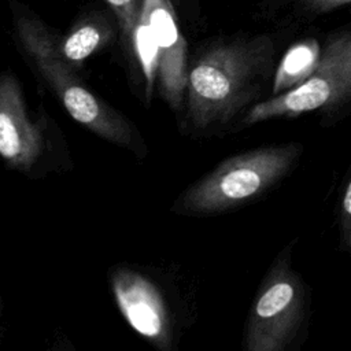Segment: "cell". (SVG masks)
Returning <instances> with one entry per match:
<instances>
[{"label": "cell", "instance_id": "obj_1", "mask_svg": "<svg viewBox=\"0 0 351 351\" xmlns=\"http://www.w3.org/2000/svg\"><path fill=\"white\" fill-rule=\"evenodd\" d=\"M273 71L274 43L267 36L208 48L188 73L185 107L189 125L204 132L230 121L259 95Z\"/></svg>", "mask_w": 351, "mask_h": 351}, {"label": "cell", "instance_id": "obj_2", "mask_svg": "<svg viewBox=\"0 0 351 351\" xmlns=\"http://www.w3.org/2000/svg\"><path fill=\"white\" fill-rule=\"evenodd\" d=\"M15 30L25 53L75 122L115 145L144 152L134 126L80 80L40 19L25 12L16 14Z\"/></svg>", "mask_w": 351, "mask_h": 351}, {"label": "cell", "instance_id": "obj_3", "mask_svg": "<svg viewBox=\"0 0 351 351\" xmlns=\"http://www.w3.org/2000/svg\"><path fill=\"white\" fill-rule=\"evenodd\" d=\"M300 154V144L288 143L230 156L189 185L173 210L182 214H217L236 208L262 196L284 178Z\"/></svg>", "mask_w": 351, "mask_h": 351}, {"label": "cell", "instance_id": "obj_4", "mask_svg": "<svg viewBox=\"0 0 351 351\" xmlns=\"http://www.w3.org/2000/svg\"><path fill=\"white\" fill-rule=\"evenodd\" d=\"M351 99V27L332 32L321 47L313 73L298 86L255 103L244 115L251 126L280 117H296L336 107Z\"/></svg>", "mask_w": 351, "mask_h": 351}, {"label": "cell", "instance_id": "obj_5", "mask_svg": "<svg viewBox=\"0 0 351 351\" xmlns=\"http://www.w3.org/2000/svg\"><path fill=\"white\" fill-rule=\"evenodd\" d=\"M304 314V292L288 259L281 256L267 273L247 321L248 351H282L295 339Z\"/></svg>", "mask_w": 351, "mask_h": 351}, {"label": "cell", "instance_id": "obj_6", "mask_svg": "<svg viewBox=\"0 0 351 351\" xmlns=\"http://www.w3.org/2000/svg\"><path fill=\"white\" fill-rule=\"evenodd\" d=\"M111 291L128 324L159 350H169L170 319L158 287L132 269L118 267L111 274Z\"/></svg>", "mask_w": 351, "mask_h": 351}, {"label": "cell", "instance_id": "obj_7", "mask_svg": "<svg viewBox=\"0 0 351 351\" xmlns=\"http://www.w3.org/2000/svg\"><path fill=\"white\" fill-rule=\"evenodd\" d=\"M45 140L26 108L19 81L12 73L0 80V154L7 167L30 173L43 158Z\"/></svg>", "mask_w": 351, "mask_h": 351}, {"label": "cell", "instance_id": "obj_8", "mask_svg": "<svg viewBox=\"0 0 351 351\" xmlns=\"http://www.w3.org/2000/svg\"><path fill=\"white\" fill-rule=\"evenodd\" d=\"M140 18L149 25L159 48V90L176 111L185 99L189 69L186 66V43L177 23L170 0H143Z\"/></svg>", "mask_w": 351, "mask_h": 351}, {"label": "cell", "instance_id": "obj_9", "mask_svg": "<svg viewBox=\"0 0 351 351\" xmlns=\"http://www.w3.org/2000/svg\"><path fill=\"white\" fill-rule=\"evenodd\" d=\"M112 37V27L101 16H89L80 21L58 43L60 55L73 66L81 64Z\"/></svg>", "mask_w": 351, "mask_h": 351}, {"label": "cell", "instance_id": "obj_10", "mask_svg": "<svg viewBox=\"0 0 351 351\" xmlns=\"http://www.w3.org/2000/svg\"><path fill=\"white\" fill-rule=\"evenodd\" d=\"M321 53V47L313 41H302L291 47L273 75V96L284 93L302 84L315 69Z\"/></svg>", "mask_w": 351, "mask_h": 351}, {"label": "cell", "instance_id": "obj_11", "mask_svg": "<svg viewBox=\"0 0 351 351\" xmlns=\"http://www.w3.org/2000/svg\"><path fill=\"white\" fill-rule=\"evenodd\" d=\"M128 45L140 66L145 84V99L149 100L159 73V48L152 29L141 18Z\"/></svg>", "mask_w": 351, "mask_h": 351}, {"label": "cell", "instance_id": "obj_12", "mask_svg": "<svg viewBox=\"0 0 351 351\" xmlns=\"http://www.w3.org/2000/svg\"><path fill=\"white\" fill-rule=\"evenodd\" d=\"M117 18L122 37L128 44L140 21L143 0H103Z\"/></svg>", "mask_w": 351, "mask_h": 351}, {"label": "cell", "instance_id": "obj_13", "mask_svg": "<svg viewBox=\"0 0 351 351\" xmlns=\"http://www.w3.org/2000/svg\"><path fill=\"white\" fill-rule=\"evenodd\" d=\"M296 16L314 19L351 5V0H281Z\"/></svg>", "mask_w": 351, "mask_h": 351}, {"label": "cell", "instance_id": "obj_14", "mask_svg": "<svg viewBox=\"0 0 351 351\" xmlns=\"http://www.w3.org/2000/svg\"><path fill=\"white\" fill-rule=\"evenodd\" d=\"M341 214H343L344 228H346V230L350 232V229H351V180H350V182L344 191V195H343Z\"/></svg>", "mask_w": 351, "mask_h": 351}, {"label": "cell", "instance_id": "obj_15", "mask_svg": "<svg viewBox=\"0 0 351 351\" xmlns=\"http://www.w3.org/2000/svg\"><path fill=\"white\" fill-rule=\"evenodd\" d=\"M348 233H350V245H351V229H350V232H348Z\"/></svg>", "mask_w": 351, "mask_h": 351}]
</instances>
